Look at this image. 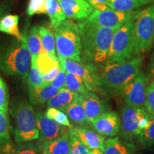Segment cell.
<instances>
[{"label":"cell","mask_w":154,"mask_h":154,"mask_svg":"<svg viewBox=\"0 0 154 154\" xmlns=\"http://www.w3.org/2000/svg\"><path fill=\"white\" fill-rule=\"evenodd\" d=\"M82 40V59L96 66L106 63L113 34L116 29L100 26L87 19L78 24Z\"/></svg>","instance_id":"1"},{"label":"cell","mask_w":154,"mask_h":154,"mask_svg":"<svg viewBox=\"0 0 154 154\" xmlns=\"http://www.w3.org/2000/svg\"><path fill=\"white\" fill-rule=\"evenodd\" d=\"M143 58L136 56L122 63H106L98 66L99 86L108 94H121L122 90L141 72Z\"/></svg>","instance_id":"2"},{"label":"cell","mask_w":154,"mask_h":154,"mask_svg":"<svg viewBox=\"0 0 154 154\" xmlns=\"http://www.w3.org/2000/svg\"><path fill=\"white\" fill-rule=\"evenodd\" d=\"M31 54L27 46V34L22 40H16L0 48V70L8 75L27 77L31 66Z\"/></svg>","instance_id":"3"},{"label":"cell","mask_w":154,"mask_h":154,"mask_svg":"<svg viewBox=\"0 0 154 154\" xmlns=\"http://www.w3.org/2000/svg\"><path fill=\"white\" fill-rule=\"evenodd\" d=\"M57 57L82 62V40L78 24L66 19L51 27Z\"/></svg>","instance_id":"4"},{"label":"cell","mask_w":154,"mask_h":154,"mask_svg":"<svg viewBox=\"0 0 154 154\" xmlns=\"http://www.w3.org/2000/svg\"><path fill=\"white\" fill-rule=\"evenodd\" d=\"M134 57L135 33L132 17L115 31L106 63L126 62Z\"/></svg>","instance_id":"5"},{"label":"cell","mask_w":154,"mask_h":154,"mask_svg":"<svg viewBox=\"0 0 154 154\" xmlns=\"http://www.w3.org/2000/svg\"><path fill=\"white\" fill-rule=\"evenodd\" d=\"M135 56L149 52L154 43V4L135 11Z\"/></svg>","instance_id":"6"},{"label":"cell","mask_w":154,"mask_h":154,"mask_svg":"<svg viewBox=\"0 0 154 154\" xmlns=\"http://www.w3.org/2000/svg\"><path fill=\"white\" fill-rule=\"evenodd\" d=\"M14 116L17 142L32 141L39 138L36 115L32 106L24 102L21 103L15 109Z\"/></svg>","instance_id":"7"},{"label":"cell","mask_w":154,"mask_h":154,"mask_svg":"<svg viewBox=\"0 0 154 154\" xmlns=\"http://www.w3.org/2000/svg\"><path fill=\"white\" fill-rule=\"evenodd\" d=\"M61 66L66 72L81 77L84 81L86 87L90 91H98L99 88L98 78V66L91 63L78 62L72 59L57 57Z\"/></svg>","instance_id":"8"},{"label":"cell","mask_w":154,"mask_h":154,"mask_svg":"<svg viewBox=\"0 0 154 154\" xmlns=\"http://www.w3.org/2000/svg\"><path fill=\"white\" fill-rule=\"evenodd\" d=\"M135 11H119L110 8L107 5H101L94 7L92 13L86 19L100 26L117 29L131 18Z\"/></svg>","instance_id":"9"},{"label":"cell","mask_w":154,"mask_h":154,"mask_svg":"<svg viewBox=\"0 0 154 154\" xmlns=\"http://www.w3.org/2000/svg\"><path fill=\"white\" fill-rule=\"evenodd\" d=\"M149 80V76L144 72H140L125 86L121 95L126 105L136 107L144 106Z\"/></svg>","instance_id":"10"},{"label":"cell","mask_w":154,"mask_h":154,"mask_svg":"<svg viewBox=\"0 0 154 154\" xmlns=\"http://www.w3.org/2000/svg\"><path fill=\"white\" fill-rule=\"evenodd\" d=\"M144 109V107H136L126 104L121 109L120 131L126 140L131 141L134 137H137L141 131L139 122Z\"/></svg>","instance_id":"11"},{"label":"cell","mask_w":154,"mask_h":154,"mask_svg":"<svg viewBox=\"0 0 154 154\" xmlns=\"http://www.w3.org/2000/svg\"><path fill=\"white\" fill-rule=\"evenodd\" d=\"M91 126L102 136L114 137L120 131V117L114 111H105L92 121Z\"/></svg>","instance_id":"12"},{"label":"cell","mask_w":154,"mask_h":154,"mask_svg":"<svg viewBox=\"0 0 154 154\" xmlns=\"http://www.w3.org/2000/svg\"><path fill=\"white\" fill-rule=\"evenodd\" d=\"M66 19L72 21L85 20L90 16L94 7L86 0H59Z\"/></svg>","instance_id":"13"},{"label":"cell","mask_w":154,"mask_h":154,"mask_svg":"<svg viewBox=\"0 0 154 154\" xmlns=\"http://www.w3.org/2000/svg\"><path fill=\"white\" fill-rule=\"evenodd\" d=\"M36 120L39 138L44 142L54 140L66 134L62 125L49 118L45 113L42 112L36 113Z\"/></svg>","instance_id":"14"},{"label":"cell","mask_w":154,"mask_h":154,"mask_svg":"<svg viewBox=\"0 0 154 154\" xmlns=\"http://www.w3.org/2000/svg\"><path fill=\"white\" fill-rule=\"evenodd\" d=\"M69 134H73L78 138L88 149H101L103 150L105 136L99 134L95 131L88 129L84 127H74L69 128Z\"/></svg>","instance_id":"15"},{"label":"cell","mask_w":154,"mask_h":154,"mask_svg":"<svg viewBox=\"0 0 154 154\" xmlns=\"http://www.w3.org/2000/svg\"><path fill=\"white\" fill-rule=\"evenodd\" d=\"M84 106L86 123L89 125L96 117L105 112L106 109L103 101L92 91H90L86 96H84Z\"/></svg>","instance_id":"16"},{"label":"cell","mask_w":154,"mask_h":154,"mask_svg":"<svg viewBox=\"0 0 154 154\" xmlns=\"http://www.w3.org/2000/svg\"><path fill=\"white\" fill-rule=\"evenodd\" d=\"M104 154H138L134 145L128 140H124L118 136L106 139L103 146Z\"/></svg>","instance_id":"17"},{"label":"cell","mask_w":154,"mask_h":154,"mask_svg":"<svg viewBox=\"0 0 154 154\" xmlns=\"http://www.w3.org/2000/svg\"><path fill=\"white\" fill-rule=\"evenodd\" d=\"M64 112L68 116L69 120L79 126H84L87 124L84 106V96L79 94L66 108Z\"/></svg>","instance_id":"18"},{"label":"cell","mask_w":154,"mask_h":154,"mask_svg":"<svg viewBox=\"0 0 154 154\" xmlns=\"http://www.w3.org/2000/svg\"><path fill=\"white\" fill-rule=\"evenodd\" d=\"M42 148L44 154H68L70 150L69 134H64L55 139L44 142Z\"/></svg>","instance_id":"19"},{"label":"cell","mask_w":154,"mask_h":154,"mask_svg":"<svg viewBox=\"0 0 154 154\" xmlns=\"http://www.w3.org/2000/svg\"><path fill=\"white\" fill-rule=\"evenodd\" d=\"M79 94L64 88L51 98L47 103L48 108H55L64 111Z\"/></svg>","instance_id":"20"},{"label":"cell","mask_w":154,"mask_h":154,"mask_svg":"<svg viewBox=\"0 0 154 154\" xmlns=\"http://www.w3.org/2000/svg\"><path fill=\"white\" fill-rule=\"evenodd\" d=\"M60 90V88L53 87L50 84H43L34 89H29L30 100L33 103H44L49 101Z\"/></svg>","instance_id":"21"},{"label":"cell","mask_w":154,"mask_h":154,"mask_svg":"<svg viewBox=\"0 0 154 154\" xmlns=\"http://www.w3.org/2000/svg\"><path fill=\"white\" fill-rule=\"evenodd\" d=\"M27 46L31 54V62H36L37 58L43 52L41 38L39 34V26H34L27 34Z\"/></svg>","instance_id":"22"},{"label":"cell","mask_w":154,"mask_h":154,"mask_svg":"<svg viewBox=\"0 0 154 154\" xmlns=\"http://www.w3.org/2000/svg\"><path fill=\"white\" fill-rule=\"evenodd\" d=\"M0 32L14 36L17 40H22L23 34L19 29V17L14 14H7L0 19Z\"/></svg>","instance_id":"23"},{"label":"cell","mask_w":154,"mask_h":154,"mask_svg":"<svg viewBox=\"0 0 154 154\" xmlns=\"http://www.w3.org/2000/svg\"><path fill=\"white\" fill-rule=\"evenodd\" d=\"M46 9L50 20L51 28L56 26L66 19L59 0H47Z\"/></svg>","instance_id":"24"},{"label":"cell","mask_w":154,"mask_h":154,"mask_svg":"<svg viewBox=\"0 0 154 154\" xmlns=\"http://www.w3.org/2000/svg\"><path fill=\"white\" fill-rule=\"evenodd\" d=\"M11 147L8 114L0 111V152L7 153L10 151Z\"/></svg>","instance_id":"25"},{"label":"cell","mask_w":154,"mask_h":154,"mask_svg":"<svg viewBox=\"0 0 154 154\" xmlns=\"http://www.w3.org/2000/svg\"><path fill=\"white\" fill-rule=\"evenodd\" d=\"M39 34L43 51L53 57H57L55 38L53 32L46 26H40Z\"/></svg>","instance_id":"26"},{"label":"cell","mask_w":154,"mask_h":154,"mask_svg":"<svg viewBox=\"0 0 154 154\" xmlns=\"http://www.w3.org/2000/svg\"><path fill=\"white\" fill-rule=\"evenodd\" d=\"M65 88L82 96H86L90 92L81 77L66 72L65 76Z\"/></svg>","instance_id":"27"},{"label":"cell","mask_w":154,"mask_h":154,"mask_svg":"<svg viewBox=\"0 0 154 154\" xmlns=\"http://www.w3.org/2000/svg\"><path fill=\"white\" fill-rule=\"evenodd\" d=\"M59 65L57 57H53L44 51L40 54L36 60V66L42 75L48 74Z\"/></svg>","instance_id":"28"},{"label":"cell","mask_w":154,"mask_h":154,"mask_svg":"<svg viewBox=\"0 0 154 154\" xmlns=\"http://www.w3.org/2000/svg\"><path fill=\"white\" fill-rule=\"evenodd\" d=\"M138 142L144 148L154 146V115L149 113V123L137 136Z\"/></svg>","instance_id":"29"},{"label":"cell","mask_w":154,"mask_h":154,"mask_svg":"<svg viewBox=\"0 0 154 154\" xmlns=\"http://www.w3.org/2000/svg\"><path fill=\"white\" fill-rule=\"evenodd\" d=\"M108 6L114 10L130 12L146 5L138 0H113L109 3Z\"/></svg>","instance_id":"30"},{"label":"cell","mask_w":154,"mask_h":154,"mask_svg":"<svg viewBox=\"0 0 154 154\" xmlns=\"http://www.w3.org/2000/svg\"><path fill=\"white\" fill-rule=\"evenodd\" d=\"M27 82L29 89H34L43 85L42 74L36 66V62H31L29 72L27 75Z\"/></svg>","instance_id":"31"},{"label":"cell","mask_w":154,"mask_h":154,"mask_svg":"<svg viewBox=\"0 0 154 154\" xmlns=\"http://www.w3.org/2000/svg\"><path fill=\"white\" fill-rule=\"evenodd\" d=\"M46 115L49 118L52 119L58 124L62 125V126L69 127V128L72 126L68 116L64 111L55 109V108H48L47 112H46Z\"/></svg>","instance_id":"32"},{"label":"cell","mask_w":154,"mask_h":154,"mask_svg":"<svg viewBox=\"0 0 154 154\" xmlns=\"http://www.w3.org/2000/svg\"><path fill=\"white\" fill-rule=\"evenodd\" d=\"M46 1L47 0H29L26 9V13L29 16L47 14Z\"/></svg>","instance_id":"33"},{"label":"cell","mask_w":154,"mask_h":154,"mask_svg":"<svg viewBox=\"0 0 154 154\" xmlns=\"http://www.w3.org/2000/svg\"><path fill=\"white\" fill-rule=\"evenodd\" d=\"M70 137V150L68 154H88L89 149L73 134H69Z\"/></svg>","instance_id":"34"},{"label":"cell","mask_w":154,"mask_h":154,"mask_svg":"<svg viewBox=\"0 0 154 154\" xmlns=\"http://www.w3.org/2000/svg\"><path fill=\"white\" fill-rule=\"evenodd\" d=\"M144 108L148 113L154 115V81L148 85Z\"/></svg>","instance_id":"35"},{"label":"cell","mask_w":154,"mask_h":154,"mask_svg":"<svg viewBox=\"0 0 154 154\" xmlns=\"http://www.w3.org/2000/svg\"><path fill=\"white\" fill-rule=\"evenodd\" d=\"M9 94L7 86L2 79L0 77V111L5 114L7 113Z\"/></svg>","instance_id":"36"},{"label":"cell","mask_w":154,"mask_h":154,"mask_svg":"<svg viewBox=\"0 0 154 154\" xmlns=\"http://www.w3.org/2000/svg\"><path fill=\"white\" fill-rule=\"evenodd\" d=\"M65 76H66V71L61 67L59 72L58 73V74L56 76V77L54 79L49 83V84L51 86H52L53 87L60 88H65Z\"/></svg>","instance_id":"37"},{"label":"cell","mask_w":154,"mask_h":154,"mask_svg":"<svg viewBox=\"0 0 154 154\" xmlns=\"http://www.w3.org/2000/svg\"><path fill=\"white\" fill-rule=\"evenodd\" d=\"M16 154H44L43 151V148L36 147V146L32 145H26L19 148L17 150Z\"/></svg>","instance_id":"38"},{"label":"cell","mask_w":154,"mask_h":154,"mask_svg":"<svg viewBox=\"0 0 154 154\" xmlns=\"http://www.w3.org/2000/svg\"><path fill=\"white\" fill-rule=\"evenodd\" d=\"M61 68V65H59V66L56 67V68L54 69L53 70H51L48 74L42 75V80H43V84H49V83L55 78L56 76L58 74V73L59 72Z\"/></svg>","instance_id":"39"},{"label":"cell","mask_w":154,"mask_h":154,"mask_svg":"<svg viewBox=\"0 0 154 154\" xmlns=\"http://www.w3.org/2000/svg\"><path fill=\"white\" fill-rule=\"evenodd\" d=\"M86 1L88 2L94 8V7H97V6L101 5H109V3L111 2V0H86Z\"/></svg>","instance_id":"40"},{"label":"cell","mask_w":154,"mask_h":154,"mask_svg":"<svg viewBox=\"0 0 154 154\" xmlns=\"http://www.w3.org/2000/svg\"><path fill=\"white\" fill-rule=\"evenodd\" d=\"M88 154H104L103 150L101 149H94L89 150Z\"/></svg>","instance_id":"41"},{"label":"cell","mask_w":154,"mask_h":154,"mask_svg":"<svg viewBox=\"0 0 154 154\" xmlns=\"http://www.w3.org/2000/svg\"><path fill=\"white\" fill-rule=\"evenodd\" d=\"M6 8H7V6L5 4H0V19H1L4 13L5 12Z\"/></svg>","instance_id":"42"},{"label":"cell","mask_w":154,"mask_h":154,"mask_svg":"<svg viewBox=\"0 0 154 154\" xmlns=\"http://www.w3.org/2000/svg\"><path fill=\"white\" fill-rule=\"evenodd\" d=\"M138 1L140 2L143 3L146 6L152 5V4H154V0H138Z\"/></svg>","instance_id":"43"},{"label":"cell","mask_w":154,"mask_h":154,"mask_svg":"<svg viewBox=\"0 0 154 154\" xmlns=\"http://www.w3.org/2000/svg\"><path fill=\"white\" fill-rule=\"evenodd\" d=\"M150 72H151V76L154 79V59L152 60L151 63V68H150Z\"/></svg>","instance_id":"44"},{"label":"cell","mask_w":154,"mask_h":154,"mask_svg":"<svg viewBox=\"0 0 154 154\" xmlns=\"http://www.w3.org/2000/svg\"><path fill=\"white\" fill-rule=\"evenodd\" d=\"M111 1H113V0H111Z\"/></svg>","instance_id":"45"},{"label":"cell","mask_w":154,"mask_h":154,"mask_svg":"<svg viewBox=\"0 0 154 154\" xmlns=\"http://www.w3.org/2000/svg\"><path fill=\"white\" fill-rule=\"evenodd\" d=\"M0 154H1V153H0Z\"/></svg>","instance_id":"46"}]
</instances>
